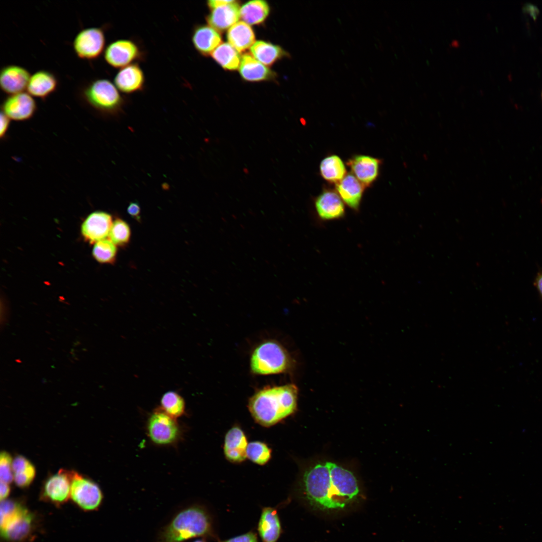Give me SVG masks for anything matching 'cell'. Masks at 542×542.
Returning a JSON list of instances; mask_svg holds the SVG:
<instances>
[{"instance_id":"6da1fadb","label":"cell","mask_w":542,"mask_h":542,"mask_svg":"<svg viewBox=\"0 0 542 542\" xmlns=\"http://www.w3.org/2000/svg\"><path fill=\"white\" fill-rule=\"evenodd\" d=\"M303 498L321 510L342 509L358 496L357 480L350 471L331 462L307 469L300 482Z\"/></svg>"},{"instance_id":"7a4b0ae2","label":"cell","mask_w":542,"mask_h":542,"mask_svg":"<svg viewBox=\"0 0 542 542\" xmlns=\"http://www.w3.org/2000/svg\"><path fill=\"white\" fill-rule=\"evenodd\" d=\"M201 537L219 539L216 519L205 505L194 502L176 510L159 529L156 542H186Z\"/></svg>"},{"instance_id":"3957f363","label":"cell","mask_w":542,"mask_h":542,"mask_svg":"<svg viewBox=\"0 0 542 542\" xmlns=\"http://www.w3.org/2000/svg\"><path fill=\"white\" fill-rule=\"evenodd\" d=\"M298 395V387L293 383L267 386L250 398L248 409L257 423L270 427L295 413Z\"/></svg>"},{"instance_id":"277c9868","label":"cell","mask_w":542,"mask_h":542,"mask_svg":"<svg viewBox=\"0 0 542 542\" xmlns=\"http://www.w3.org/2000/svg\"><path fill=\"white\" fill-rule=\"evenodd\" d=\"M81 99L99 114L116 115L121 112L124 99L114 84L105 78L96 79L81 89Z\"/></svg>"},{"instance_id":"5b68a950","label":"cell","mask_w":542,"mask_h":542,"mask_svg":"<svg viewBox=\"0 0 542 542\" xmlns=\"http://www.w3.org/2000/svg\"><path fill=\"white\" fill-rule=\"evenodd\" d=\"M292 361L287 350L279 343L267 341L259 345L250 358V367L255 374H277L288 370Z\"/></svg>"},{"instance_id":"8992f818","label":"cell","mask_w":542,"mask_h":542,"mask_svg":"<svg viewBox=\"0 0 542 542\" xmlns=\"http://www.w3.org/2000/svg\"><path fill=\"white\" fill-rule=\"evenodd\" d=\"M146 428L150 441L160 447L175 446L183 436V430L178 419L168 415L159 407L149 416Z\"/></svg>"},{"instance_id":"52a82bcc","label":"cell","mask_w":542,"mask_h":542,"mask_svg":"<svg viewBox=\"0 0 542 542\" xmlns=\"http://www.w3.org/2000/svg\"><path fill=\"white\" fill-rule=\"evenodd\" d=\"M70 497L73 501L84 510L97 509L103 499L98 485L75 471H70Z\"/></svg>"},{"instance_id":"ba28073f","label":"cell","mask_w":542,"mask_h":542,"mask_svg":"<svg viewBox=\"0 0 542 542\" xmlns=\"http://www.w3.org/2000/svg\"><path fill=\"white\" fill-rule=\"evenodd\" d=\"M105 41L104 27L86 28L76 34L73 48L79 58L93 60L97 59L105 50Z\"/></svg>"},{"instance_id":"9c48e42d","label":"cell","mask_w":542,"mask_h":542,"mask_svg":"<svg viewBox=\"0 0 542 542\" xmlns=\"http://www.w3.org/2000/svg\"><path fill=\"white\" fill-rule=\"evenodd\" d=\"M104 58L108 65L120 69L142 60L144 53L134 41L119 39L107 46L104 51Z\"/></svg>"},{"instance_id":"30bf717a","label":"cell","mask_w":542,"mask_h":542,"mask_svg":"<svg viewBox=\"0 0 542 542\" xmlns=\"http://www.w3.org/2000/svg\"><path fill=\"white\" fill-rule=\"evenodd\" d=\"M37 104L29 93L9 95L1 104L2 112L11 120L24 121L31 119L37 110Z\"/></svg>"},{"instance_id":"8fae6325","label":"cell","mask_w":542,"mask_h":542,"mask_svg":"<svg viewBox=\"0 0 542 542\" xmlns=\"http://www.w3.org/2000/svg\"><path fill=\"white\" fill-rule=\"evenodd\" d=\"M70 471L60 469L45 481L41 497L56 505L66 502L70 496Z\"/></svg>"},{"instance_id":"7c38bea8","label":"cell","mask_w":542,"mask_h":542,"mask_svg":"<svg viewBox=\"0 0 542 542\" xmlns=\"http://www.w3.org/2000/svg\"><path fill=\"white\" fill-rule=\"evenodd\" d=\"M34 516L24 506L4 524L1 526V533L11 542H22L32 531Z\"/></svg>"},{"instance_id":"4fadbf2b","label":"cell","mask_w":542,"mask_h":542,"mask_svg":"<svg viewBox=\"0 0 542 542\" xmlns=\"http://www.w3.org/2000/svg\"><path fill=\"white\" fill-rule=\"evenodd\" d=\"M112 216L104 211H96L90 213L81 226V232L85 240L95 243L106 238L112 224Z\"/></svg>"},{"instance_id":"5bb4252c","label":"cell","mask_w":542,"mask_h":542,"mask_svg":"<svg viewBox=\"0 0 542 542\" xmlns=\"http://www.w3.org/2000/svg\"><path fill=\"white\" fill-rule=\"evenodd\" d=\"M315 208L321 222L339 220L345 216L343 201L334 191H326L320 194L315 200Z\"/></svg>"},{"instance_id":"9a60e30c","label":"cell","mask_w":542,"mask_h":542,"mask_svg":"<svg viewBox=\"0 0 542 542\" xmlns=\"http://www.w3.org/2000/svg\"><path fill=\"white\" fill-rule=\"evenodd\" d=\"M31 77L29 71L17 65H5L1 69L0 86L8 95L23 92L27 89Z\"/></svg>"},{"instance_id":"2e32d148","label":"cell","mask_w":542,"mask_h":542,"mask_svg":"<svg viewBox=\"0 0 542 542\" xmlns=\"http://www.w3.org/2000/svg\"><path fill=\"white\" fill-rule=\"evenodd\" d=\"M145 81L144 72L137 63L119 69L114 78V83L117 88L127 94L142 91L145 87Z\"/></svg>"},{"instance_id":"e0dca14e","label":"cell","mask_w":542,"mask_h":542,"mask_svg":"<svg viewBox=\"0 0 542 542\" xmlns=\"http://www.w3.org/2000/svg\"><path fill=\"white\" fill-rule=\"evenodd\" d=\"M257 530L262 542L278 541L283 528L277 507H262Z\"/></svg>"},{"instance_id":"ac0fdd59","label":"cell","mask_w":542,"mask_h":542,"mask_svg":"<svg viewBox=\"0 0 542 542\" xmlns=\"http://www.w3.org/2000/svg\"><path fill=\"white\" fill-rule=\"evenodd\" d=\"M247 441L243 431L234 426L228 431L225 436L224 453L225 458L233 463H240L247 458Z\"/></svg>"},{"instance_id":"d6986e66","label":"cell","mask_w":542,"mask_h":542,"mask_svg":"<svg viewBox=\"0 0 542 542\" xmlns=\"http://www.w3.org/2000/svg\"><path fill=\"white\" fill-rule=\"evenodd\" d=\"M58 86V80L53 73L40 70L31 76L27 90L31 95L45 100L56 91Z\"/></svg>"},{"instance_id":"ffe728a7","label":"cell","mask_w":542,"mask_h":542,"mask_svg":"<svg viewBox=\"0 0 542 542\" xmlns=\"http://www.w3.org/2000/svg\"><path fill=\"white\" fill-rule=\"evenodd\" d=\"M191 40L198 53L207 56L220 45L221 38L218 32L210 26L199 25L193 28Z\"/></svg>"},{"instance_id":"44dd1931","label":"cell","mask_w":542,"mask_h":542,"mask_svg":"<svg viewBox=\"0 0 542 542\" xmlns=\"http://www.w3.org/2000/svg\"><path fill=\"white\" fill-rule=\"evenodd\" d=\"M240 9L238 4L234 1L211 10L206 17V21L209 26L218 32L223 31L231 28L238 21L240 17Z\"/></svg>"},{"instance_id":"7402d4cb","label":"cell","mask_w":542,"mask_h":542,"mask_svg":"<svg viewBox=\"0 0 542 542\" xmlns=\"http://www.w3.org/2000/svg\"><path fill=\"white\" fill-rule=\"evenodd\" d=\"M363 185L354 175L348 174L337 183L336 189L343 201L351 209L357 211L362 196Z\"/></svg>"},{"instance_id":"603a6c76","label":"cell","mask_w":542,"mask_h":542,"mask_svg":"<svg viewBox=\"0 0 542 542\" xmlns=\"http://www.w3.org/2000/svg\"><path fill=\"white\" fill-rule=\"evenodd\" d=\"M348 165L354 176L363 185L370 184L378 175L379 161L374 158L357 156L349 161Z\"/></svg>"},{"instance_id":"cb8c5ba5","label":"cell","mask_w":542,"mask_h":542,"mask_svg":"<svg viewBox=\"0 0 542 542\" xmlns=\"http://www.w3.org/2000/svg\"><path fill=\"white\" fill-rule=\"evenodd\" d=\"M239 73L243 79L249 81L266 80L275 76L270 69L248 54L241 57Z\"/></svg>"},{"instance_id":"d4e9b609","label":"cell","mask_w":542,"mask_h":542,"mask_svg":"<svg viewBox=\"0 0 542 542\" xmlns=\"http://www.w3.org/2000/svg\"><path fill=\"white\" fill-rule=\"evenodd\" d=\"M229 43L238 52L250 48L255 43V35L251 27L243 21L237 22L230 28L227 33Z\"/></svg>"},{"instance_id":"484cf974","label":"cell","mask_w":542,"mask_h":542,"mask_svg":"<svg viewBox=\"0 0 542 542\" xmlns=\"http://www.w3.org/2000/svg\"><path fill=\"white\" fill-rule=\"evenodd\" d=\"M269 13V7L264 1L254 0L243 5L240 9V18L249 25L262 23Z\"/></svg>"},{"instance_id":"4316f807","label":"cell","mask_w":542,"mask_h":542,"mask_svg":"<svg viewBox=\"0 0 542 542\" xmlns=\"http://www.w3.org/2000/svg\"><path fill=\"white\" fill-rule=\"evenodd\" d=\"M12 469L14 481L19 487L29 486L36 475V469L33 464L26 457L18 455L13 460Z\"/></svg>"},{"instance_id":"83f0119b","label":"cell","mask_w":542,"mask_h":542,"mask_svg":"<svg viewBox=\"0 0 542 542\" xmlns=\"http://www.w3.org/2000/svg\"><path fill=\"white\" fill-rule=\"evenodd\" d=\"M251 53L259 62L269 66L286 55L279 46L263 41H257L250 48Z\"/></svg>"},{"instance_id":"f1b7e54d","label":"cell","mask_w":542,"mask_h":542,"mask_svg":"<svg viewBox=\"0 0 542 542\" xmlns=\"http://www.w3.org/2000/svg\"><path fill=\"white\" fill-rule=\"evenodd\" d=\"M211 55L222 68L229 70L238 69L241 59L239 52L228 43L221 44Z\"/></svg>"},{"instance_id":"f546056e","label":"cell","mask_w":542,"mask_h":542,"mask_svg":"<svg viewBox=\"0 0 542 542\" xmlns=\"http://www.w3.org/2000/svg\"><path fill=\"white\" fill-rule=\"evenodd\" d=\"M322 176L327 181L338 183L345 176L346 170L342 160L332 155L323 159L320 166Z\"/></svg>"},{"instance_id":"4dcf8cb0","label":"cell","mask_w":542,"mask_h":542,"mask_svg":"<svg viewBox=\"0 0 542 542\" xmlns=\"http://www.w3.org/2000/svg\"><path fill=\"white\" fill-rule=\"evenodd\" d=\"M159 408L165 413L176 419L184 415L186 411L184 398L174 391H168L162 395Z\"/></svg>"},{"instance_id":"1f68e13d","label":"cell","mask_w":542,"mask_h":542,"mask_svg":"<svg viewBox=\"0 0 542 542\" xmlns=\"http://www.w3.org/2000/svg\"><path fill=\"white\" fill-rule=\"evenodd\" d=\"M117 253V246L109 238L95 242L92 248L93 257L101 263H113L116 260Z\"/></svg>"},{"instance_id":"d6a6232c","label":"cell","mask_w":542,"mask_h":542,"mask_svg":"<svg viewBox=\"0 0 542 542\" xmlns=\"http://www.w3.org/2000/svg\"><path fill=\"white\" fill-rule=\"evenodd\" d=\"M108 237L117 246L125 247L130 240L131 230L129 225L123 219L116 218L112 222Z\"/></svg>"},{"instance_id":"836d02e7","label":"cell","mask_w":542,"mask_h":542,"mask_svg":"<svg viewBox=\"0 0 542 542\" xmlns=\"http://www.w3.org/2000/svg\"><path fill=\"white\" fill-rule=\"evenodd\" d=\"M271 449L264 443L254 441L248 444L247 458L260 465L265 464L271 457Z\"/></svg>"},{"instance_id":"e575fe53","label":"cell","mask_w":542,"mask_h":542,"mask_svg":"<svg viewBox=\"0 0 542 542\" xmlns=\"http://www.w3.org/2000/svg\"><path fill=\"white\" fill-rule=\"evenodd\" d=\"M13 459L7 452L3 451L0 454V479L8 484L14 480L12 469Z\"/></svg>"},{"instance_id":"d590c367","label":"cell","mask_w":542,"mask_h":542,"mask_svg":"<svg viewBox=\"0 0 542 542\" xmlns=\"http://www.w3.org/2000/svg\"><path fill=\"white\" fill-rule=\"evenodd\" d=\"M19 502L5 499L1 503V526L15 515L22 507Z\"/></svg>"},{"instance_id":"8d00e7d4","label":"cell","mask_w":542,"mask_h":542,"mask_svg":"<svg viewBox=\"0 0 542 542\" xmlns=\"http://www.w3.org/2000/svg\"><path fill=\"white\" fill-rule=\"evenodd\" d=\"M217 542H258L256 533L251 530L245 533L227 539L220 540Z\"/></svg>"},{"instance_id":"74e56055","label":"cell","mask_w":542,"mask_h":542,"mask_svg":"<svg viewBox=\"0 0 542 542\" xmlns=\"http://www.w3.org/2000/svg\"><path fill=\"white\" fill-rule=\"evenodd\" d=\"M10 121L11 119L1 111L0 130V138L1 139H5L6 137L10 127Z\"/></svg>"},{"instance_id":"f35d334b","label":"cell","mask_w":542,"mask_h":542,"mask_svg":"<svg viewBox=\"0 0 542 542\" xmlns=\"http://www.w3.org/2000/svg\"><path fill=\"white\" fill-rule=\"evenodd\" d=\"M128 214L137 221L141 220V208L137 202H131L127 208Z\"/></svg>"},{"instance_id":"ab89813d","label":"cell","mask_w":542,"mask_h":542,"mask_svg":"<svg viewBox=\"0 0 542 542\" xmlns=\"http://www.w3.org/2000/svg\"><path fill=\"white\" fill-rule=\"evenodd\" d=\"M10 487L8 483L1 482L0 485V498L1 500L6 499L10 493Z\"/></svg>"},{"instance_id":"60d3db41","label":"cell","mask_w":542,"mask_h":542,"mask_svg":"<svg viewBox=\"0 0 542 542\" xmlns=\"http://www.w3.org/2000/svg\"><path fill=\"white\" fill-rule=\"evenodd\" d=\"M233 1L230 0H210L207 2V6L210 9L212 10L220 6L231 3Z\"/></svg>"},{"instance_id":"b9f144b4","label":"cell","mask_w":542,"mask_h":542,"mask_svg":"<svg viewBox=\"0 0 542 542\" xmlns=\"http://www.w3.org/2000/svg\"><path fill=\"white\" fill-rule=\"evenodd\" d=\"M535 284L539 293L542 297V273L537 277Z\"/></svg>"},{"instance_id":"7bdbcfd3","label":"cell","mask_w":542,"mask_h":542,"mask_svg":"<svg viewBox=\"0 0 542 542\" xmlns=\"http://www.w3.org/2000/svg\"><path fill=\"white\" fill-rule=\"evenodd\" d=\"M193 542H207L206 539L201 538L200 539H197Z\"/></svg>"},{"instance_id":"ee69618b","label":"cell","mask_w":542,"mask_h":542,"mask_svg":"<svg viewBox=\"0 0 542 542\" xmlns=\"http://www.w3.org/2000/svg\"><path fill=\"white\" fill-rule=\"evenodd\" d=\"M541 99H542V91H541Z\"/></svg>"}]
</instances>
